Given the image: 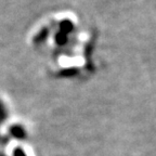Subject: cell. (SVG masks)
Instances as JSON below:
<instances>
[{
	"label": "cell",
	"mask_w": 156,
	"mask_h": 156,
	"mask_svg": "<svg viewBox=\"0 0 156 156\" xmlns=\"http://www.w3.org/2000/svg\"><path fill=\"white\" fill-rule=\"evenodd\" d=\"M11 134H12L14 138L20 139V140H22L23 138H25V136H26L24 129H23L21 126H13L12 128H11Z\"/></svg>",
	"instance_id": "obj_1"
},
{
	"label": "cell",
	"mask_w": 156,
	"mask_h": 156,
	"mask_svg": "<svg viewBox=\"0 0 156 156\" xmlns=\"http://www.w3.org/2000/svg\"><path fill=\"white\" fill-rule=\"evenodd\" d=\"M14 156H25V153L23 152V150L16 149L14 151Z\"/></svg>",
	"instance_id": "obj_2"
}]
</instances>
